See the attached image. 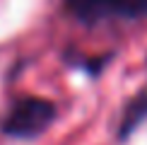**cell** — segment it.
<instances>
[{"instance_id":"6da1fadb","label":"cell","mask_w":147,"mask_h":145,"mask_svg":"<svg viewBox=\"0 0 147 145\" xmlns=\"http://www.w3.org/2000/svg\"><path fill=\"white\" fill-rule=\"evenodd\" d=\"M56 121V104L41 97L17 99L3 119V133L12 138H36Z\"/></svg>"},{"instance_id":"7a4b0ae2","label":"cell","mask_w":147,"mask_h":145,"mask_svg":"<svg viewBox=\"0 0 147 145\" xmlns=\"http://www.w3.org/2000/svg\"><path fill=\"white\" fill-rule=\"evenodd\" d=\"M70 10L80 20H101V17H145L147 15V0H68Z\"/></svg>"},{"instance_id":"3957f363","label":"cell","mask_w":147,"mask_h":145,"mask_svg":"<svg viewBox=\"0 0 147 145\" xmlns=\"http://www.w3.org/2000/svg\"><path fill=\"white\" fill-rule=\"evenodd\" d=\"M145 119H147V87L128 104V109L123 111V119H121V126H118V138L125 140L135 128H140V123H142Z\"/></svg>"}]
</instances>
